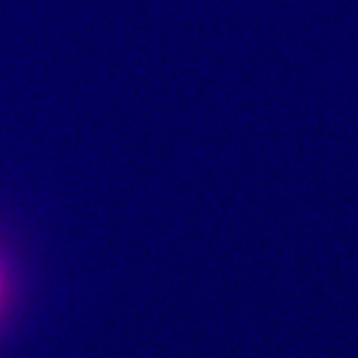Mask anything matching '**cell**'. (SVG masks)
Returning <instances> with one entry per match:
<instances>
[{
  "label": "cell",
  "instance_id": "obj_1",
  "mask_svg": "<svg viewBox=\"0 0 358 358\" xmlns=\"http://www.w3.org/2000/svg\"><path fill=\"white\" fill-rule=\"evenodd\" d=\"M0 287H3V283H0Z\"/></svg>",
  "mask_w": 358,
  "mask_h": 358
}]
</instances>
